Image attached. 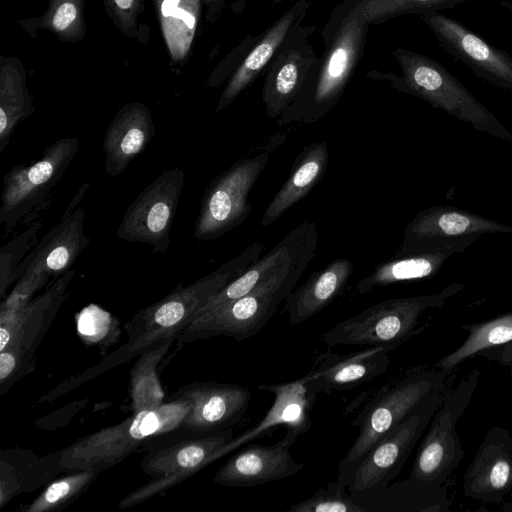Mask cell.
I'll return each instance as SVG.
<instances>
[{"label": "cell", "instance_id": "cell-6", "mask_svg": "<svg viewBox=\"0 0 512 512\" xmlns=\"http://www.w3.org/2000/svg\"><path fill=\"white\" fill-rule=\"evenodd\" d=\"M394 56L402 70L398 84L401 91L427 101L479 132L512 142V132L441 63L402 48Z\"/></svg>", "mask_w": 512, "mask_h": 512}, {"label": "cell", "instance_id": "cell-40", "mask_svg": "<svg viewBox=\"0 0 512 512\" xmlns=\"http://www.w3.org/2000/svg\"><path fill=\"white\" fill-rule=\"evenodd\" d=\"M172 17L178 18L186 23L188 28L192 29L195 24V18L192 14L187 12L184 9L176 8V10L173 12Z\"/></svg>", "mask_w": 512, "mask_h": 512}, {"label": "cell", "instance_id": "cell-1", "mask_svg": "<svg viewBox=\"0 0 512 512\" xmlns=\"http://www.w3.org/2000/svg\"><path fill=\"white\" fill-rule=\"evenodd\" d=\"M265 245L255 242L238 256L187 286H179L150 304L124 326L128 341L114 352L119 363L138 356L159 341L176 338L197 316L200 309L227 284L257 261Z\"/></svg>", "mask_w": 512, "mask_h": 512}, {"label": "cell", "instance_id": "cell-27", "mask_svg": "<svg viewBox=\"0 0 512 512\" xmlns=\"http://www.w3.org/2000/svg\"><path fill=\"white\" fill-rule=\"evenodd\" d=\"M311 60L302 51L281 54L264 82L262 98L270 118H279L306 81Z\"/></svg>", "mask_w": 512, "mask_h": 512}, {"label": "cell", "instance_id": "cell-16", "mask_svg": "<svg viewBox=\"0 0 512 512\" xmlns=\"http://www.w3.org/2000/svg\"><path fill=\"white\" fill-rule=\"evenodd\" d=\"M170 399H185L191 404L180 429L211 433L231 428L244 416L251 391L239 384L192 382L175 390Z\"/></svg>", "mask_w": 512, "mask_h": 512}, {"label": "cell", "instance_id": "cell-43", "mask_svg": "<svg viewBox=\"0 0 512 512\" xmlns=\"http://www.w3.org/2000/svg\"><path fill=\"white\" fill-rule=\"evenodd\" d=\"M133 0H115L116 4L122 9H128Z\"/></svg>", "mask_w": 512, "mask_h": 512}, {"label": "cell", "instance_id": "cell-28", "mask_svg": "<svg viewBox=\"0 0 512 512\" xmlns=\"http://www.w3.org/2000/svg\"><path fill=\"white\" fill-rule=\"evenodd\" d=\"M174 341L176 338L159 341L138 355L129 374V399L132 413L157 408L165 402L159 366Z\"/></svg>", "mask_w": 512, "mask_h": 512}, {"label": "cell", "instance_id": "cell-4", "mask_svg": "<svg viewBox=\"0 0 512 512\" xmlns=\"http://www.w3.org/2000/svg\"><path fill=\"white\" fill-rule=\"evenodd\" d=\"M316 246L305 250L285 269L247 294L197 316L178 335L177 348L196 340L221 335L239 341L255 336L294 290L315 256Z\"/></svg>", "mask_w": 512, "mask_h": 512}, {"label": "cell", "instance_id": "cell-21", "mask_svg": "<svg viewBox=\"0 0 512 512\" xmlns=\"http://www.w3.org/2000/svg\"><path fill=\"white\" fill-rule=\"evenodd\" d=\"M512 234V226L451 206L436 205L420 211L406 226L399 250L411 249L432 242L479 236Z\"/></svg>", "mask_w": 512, "mask_h": 512}, {"label": "cell", "instance_id": "cell-26", "mask_svg": "<svg viewBox=\"0 0 512 512\" xmlns=\"http://www.w3.org/2000/svg\"><path fill=\"white\" fill-rule=\"evenodd\" d=\"M325 141L313 142L296 158L290 175L268 204L261 226L274 223L290 207L303 199L324 176L328 163Z\"/></svg>", "mask_w": 512, "mask_h": 512}, {"label": "cell", "instance_id": "cell-34", "mask_svg": "<svg viewBox=\"0 0 512 512\" xmlns=\"http://www.w3.org/2000/svg\"><path fill=\"white\" fill-rule=\"evenodd\" d=\"M79 337L87 346L97 345L101 354L117 341L120 333L119 322L107 311L90 305L76 315Z\"/></svg>", "mask_w": 512, "mask_h": 512}, {"label": "cell", "instance_id": "cell-10", "mask_svg": "<svg viewBox=\"0 0 512 512\" xmlns=\"http://www.w3.org/2000/svg\"><path fill=\"white\" fill-rule=\"evenodd\" d=\"M171 439L152 447L143 457L141 468L151 481L120 500V509L141 504L193 476L217 460L218 451L232 440V429L196 433Z\"/></svg>", "mask_w": 512, "mask_h": 512}, {"label": "cell", "instance_id": "cell-19", "mask_svg": "<svg viewBox=\"0 0 512 512\" xmlns=\"http://www.w3.org/2000/svg\"><path fill=\"white\" fill-rule=\"evenodd\" d=\"M301 433L287 429L273 445H252L227 460L214 476V482L228 487H250L293 476L301 471L290 447Z\"/></svg>", "mask_w": 512, "mask_h": 512}, {"label": "cell", "instance_id": "cell-20", "mask_svg": "<svg viewBox=\"0 0 512 512\" xmlns=\"http://www.w3.org/2000/svg\"><path fill=\"white\" fill-rule=\"evenodd\" d=\"M479 236H466L423 246L398 250L395 257L375 267L356 286L360 295L403 281L419 280L434 276L443 264L455 253L464 251Z\"/></svg>", "mask_w": 512, "mask_h": 512}, {"label": "cell", "instance_id": "cell-24", "mask_svg": "<svg viewBox=\"0 0 512 512\" xmlns=\"http://www.w3.org/2000/svg\"><path fill=\"white\" fill-rule=\"evenodd\" d=\"M60 461L61 450L45 456L22 448L1 450L0 507L21 493L32 492L48 484L58 474L67 473Z\"/></svg>", "mask_w": 512, "mask_h": 512}, {"label": "cell", "instance_id": "cell-11", "mask_svg": "<svg viewBox=\"0 0 512 512\" xmlns=\"http://www.w3.org/2000/svg\"><path fill=\"white\" fill-rule=\"evenodd\" d=\"M443 397L441 390L425 399L368 451L348 483L347 489L355 499L380 493L396 478Z\"/></svg>", "mask_w": 512, "mask_h": 512}, {"label": "cell", "instance_id": "cell-14", "mask_svg": "<svg viewBox=\"0 0 512 512\" xmlns=\"http://www.w3.org/2000/svg\"><path fill=\"white\" fill-rule=\"evenodd\" d=\"M184 183L185 172L178 167L159 175L127 208L117 237L149 245L153 253L165 252Z\"/></svg>", "mask_w": 512, "mask_h": 512}, {"label": "cell", "instance_id": "cell-33", "mask_svg": "<svg viewBox=\"0 0 512 512\" xmlns=\"http://www.w3.org/2000/svg\"><path fill=\"white\" fill-rule=\"evenodd\" d=\"M476 0H365L358 6L364 19L372 21L387 20L406 13L422 14L440 11L456 6L457 4ZM512 10V3L494 0Z\"/></svg>", "mask_w": 512, "mask_h": 512}, {"label": "cell", "instance_id": "cell-35", "mask_svg": "<svg viewBox=\"0 0 512 512\" xmlns=\"http://www.w3.org/2000/svg\"><path fill=\"white\" fill-rule=\"evenodd\" d=\"M347 484L336 479L311 497L292 505L290 512H367L352 495L346 493Z\"/></svg>", "mask_w": 512, "mask_h": 512}, {"label": "cell", "instance_id": "cell-37", "mask_svg": "<svg viewBox=\"0 0 512 512\" xmlns=\"http://www.w3.org/2000/svg\"><path fill=\"white\" fill-rule=\"evenodd\" d=\"M50 276L39 272H27L16 283L11 292L2 300L0 315L17 312L24 308L40 289L50 280Z\"/></svg>", "mask_w": 512, "mask_h": 512}, {"label": "cell", "instance_id": "cell-23", "mask_svg": "<svg viewBox=\"0 0 512 512\" xmlns=\"http://www.w3.org/2000/svg\"><path fill=\"white\" fill-rule=\"evenodd\" d=\"M155 135L149 112L139 106L121 110L107 127L102 147L107 175L117 176L142 153Z\"/></svg>", "mask_w": 512, "mask_h": 512}, {"label": "cell", "instance_id": "cell-39", "mask_svg": "<svg viewBox=\"0 0 512 512\" xmlns=\"http://www.w3.org/2000/svg\"><path fill=\"white\" fill-rule=\"evenodd\" d=\"M76 13V7L72 3L62 4L53 18L54 27L58 30H64L75 19Z\"/></svg>", "mask_w": 512, "mask_h": 512}, {"label": "cell", "instance_id": "cell-7", "mask_svg": "<svg viewBox=\"0 0 512 512\" xmlns=\"http://www.w3.org/2000/svg\"><path fill=\"white\" fill-rule=\"evenodd\" d=\"M479 379V371L472 370L444 395L419 445L409 478L435 488L447 486L464 458L457 423L468 408Z\"/></svg>", "mask_w": 512, "mask_h": 512}, {"label": "cell", "instance_id": "cell-15", "mask_svg": "<svg viewBox=\"0 0 512 512\" xmlns=\"http://www.w3.org/2000/svg\"><path fill=\"white\" fill-rule=\"evenodd\" d=\"M441 47L480 79L512 92V56L439 11L419 15Z\"/></svg>", "mask_w": 512, "mask_h": 512}, {"label": "cell", "instance_id": "cell-17", "mask_svg": "<svg viewBox=\"0 0 512 512\" xmlns=\"http://www.w3.org/2000/svg\"><path fill=\"white\" fill-rule=\"evenodd\" d=\"M392 351L382 346L366 347L346 355L328 350L314 359L308 374L300 379L307 392L315 396L353 389L386 373Z\"/></svg>", "mask_w": 512, "mask_h": 512}, {"label": "cell", "instance_id": "cell-8", "mask_svg": "<svg viewBox=\"0 0 512 512\" xmlns=\"http://www.w3.org/2000/svg\"><path fill=\"white\" fill-rule=\"evenodd\" d=\"M70 269L21 310L0 315V381L13 385L35 368V353L65 299Z\"/></svg>", "mask_w": 512, "mask_h": 512}, {"label": "cell", "instance_id": "cell-18", "mask_svg": "<svg viewBox=\"0 0 512 512\" xmlns=\"http://www.w3.org/2000/svg\"><path fill=\"white\" fill-rule=\"evenodd\" d=\"M512 491V436L500 426L485 434L463 477V493L486 504H502Z\"/></svg>", "mask_w": 512, "mask_h": 512}, {"label": "cell", "instance_id": "cell-2", "mask_svg": "<svg viewBox=\"0 0 512 512\" xmlns=\"http://www.w3.org/2000/svg\"><path fill=\"white\" fill-rule=\"evenodd\" d=\"M447 374L435 367L411 368L366 393L360 401L362 408L351 422L352 427H359V434L339 462L337 479L348 485L355 469L375 443L425 399L443 390Z\"/></svg>", "mask_w": 512, "mask_h": 512}, {"label": "cell", "instance_id": "cell-31", "mask_svg": "<svg viewBox=\"0 0 512 512\" xmlns=\"http://www.w3.org/2000/svg\"><path fill=\"white\" fill-rule=\"evenodd\" d=\"M295 18V10L283 15L249 53L224 91L217 111L229 105L256 78L283 42Z\"/></svg>", "mask_w": 512, "mask_h": 512}, {"label": "cell", "instance_id": "cell-36", "mask_svg": "<svg viewBox=\"0 0 512 512\" xmlns=\"http://www.w3.org/2000/svg\"><path fill=\"white\" fill-rule=\"evenodd\" d=\"M42 225L43 221L41 219L32 223L25 231L1 247L0 297L2 300L6 297L7 290L15 282L16 269L32 246Z\"/></svg>", "mask_w": 512, "mask_h": 512}, {"label": "cell", "instance_id": "cell-22", "mask_svg": "<svg viewBox=\"0 0 512 512\" xmlns=\"http://www.w3.org/2000/svg\"><path fill=\"white\" fill-rule=\"evenodd\" d=\"M84 219L85 211L82 206L62 216L59 223L19 264L15 281L27 272L44 273L53 278L69 271L90 241L84 233Z\"/></svg>", "mask_w": 512, "mask_h": 512}, {"label": "cell", "instance_id": "cell-32", "mask_svg": "<svg viewBox=\"0 0 512 512\" xmlns=\"http://www.w3.org/2000/svg\"><path fill=\"white\" fill-rule=\"evenodd\" d=\"M99 471L88 468L68 471L61 478L53 479L42 492L20 512H53L72 504L83 495L97 479Z\"/></svg>", "mask_w": 512, "mask_h": 512}, {"label": "cell", "instance_id": "cell-5", "mask_svg": "<svg viewBox=\"0 0 512 512\" xmlns=\"http://www.w3.org/2000/svg\"><path fill=\"white\" fill-rule=\"evenodd\" d=\"M463 289L464 285L453 283L438 293L394 298L374 304L331 327L323 334V343L328 347L382 346L395 350L424 329L419 322L427 310L441 308Z\"/></svg>", "mask_w": 512, "mask_h": 512}, {"label": "cell", "instance_id": "cell-12", "mask_svg": "<svg viewBox=\"0 0 512 512\" xmlns=\"http://www.w3.org/2000/svg\"><path fill=\"white\" fill-rule=\"evenodd\" d=\"M271 150L241 158L219 174L206 188L195 222L194 236L211 241L240 225L252 206L249 193L265 169Z\"/></svg>", "mask_w": 512, "mask_h": 512}, {"label": "cell", "instance_id": "cell-9", "mask_svg": "<svg viewBox=\"0 0 512 512\" xmlns=\"http://www.w3.org/2000/svg\"><path fill=\"white\" fill-rule=\"evenodd\" d=\"M367 24L359 6L349 13L326 55L313 88L291 102L277 119L279 125L293 122L312 124L333 109L357 64Z\"/></svg>", "mask_w": 512, "mask_h": 512}, {"label": "cell", "instance_id": "cell-38", "mask_svg": "<svg viewBox=\"0 0 512 512\" xmlns=\"http://www.w3.org/2000/svg\"><path fill=\"white\" fill-rule=\"evenodd\" d=\"M478 356H483L488 360L508 367L512 375V340L503 345L489 348L481 352Z\"/></svg>", "mask_w": 512, "mask_h": 512}, {"label": "cell", "instance_id": "cell-41", "mask_svg": "<svg viewBox=\"0 0 512 512\" xmlns=\"http://www.w3.org/2000/svg\"><path fill=\"white\" fill-rule=\"evenodd\" d=\"M88 183H85L83 184V186L77 191V193L75 194L74 198H73V201H71L68 205V207L66 208L63 216H66L68 214H70L72 212V209L75 207L76 203L80 202L81 199L83 198L85 192L87 191L88 189Z\"/></svg>", "mask_w": 512, "mask_h": 512}, {"label": "cell", "instance_id": "cell-29", "mask_svg": "<svg viewBox=\"0 0 512 512\" xmlns=\"http://www.w3.org/2000/svg\"><path fill=\"white\" fill-rule=\"evenodd\" d=\"M366 499H369L368 506L383 505L377 511L447 512L451 507L447 486L435 488L411 478L387 486L380 493Z\"/></svg>", "mask_w": 512, "mask_h": 512}, {"label": "cell", "instance_id": "cell-25", "mask_svg": "<svg viewBox=\"0 0 512 512\" xmlns=\"http://www.w3.org/2000/svg\"><path fill=\"white\" fill-rule=\"evenodd\" d=\"M353 269L349 259L340 258L313 272L285 299L290 324H301L327 307L342 292Z\"/></svg>", "mask_w": 512, "mask_h": 512}, {"label": "cell", "instance_id": "cell-13", "mask_svg": "<svg viewBox=\"0 0 512 512\" xmlns=\"http://www.w3.org/2000/svg\"><path fill=\"white\" fill-rule=\"evenodd\" d=\"M78 149L76 137L61 138L47 146L36 162L16 165L5 174L0 222L5 225L6 233L58 184Z\"/></svg>", "mask_w": 512, "mask_h": 512}, {"label": "cell", "instance_id": "cell-30", "mask_svg": "<svg viewBox=\"0 0 512 512\" xmlns=\"http://www.w3.org/2000/svg\"><path fill=\"white\" fill-rule=\"evenodd\" d=\"M468 332L466 340L455 350L440 358L434 367L450 372L462 362L481 352L512 340V311L495 318L462 326Z\"/></svg>", "mask_w": 512, "mask_h": 512}, {"label": "cell", "instance_id": "cell-3", "mask_svg": "<svg viewBox=\"0 0 512 512\" xmlns=\"http://www.w3.org/2000/svg\"><path fill=\"white\" fill-rule=\"evenodd\" d=\"M190 407L188 400L169 398L157 408L133 412L123 421L61 449V466L67 472L93 468L101 473L119 464L145 442L179 430Z\"/></svg>", "mask_w": 512, "mask_h": 512}, {"label": "cell", "instance_id": "cell-42", "mask_svg": "<svg viewBox=\"0 0 512 512\" xmlns=\"http://www.w3.org/2000/svg\"><path fill=\"white\" fill-rule=\"evenodd\" d=\"M180 0H164L161 5V12L163 16H172L173 12L178 8Z\"/></svg>", "mask_w": 512, "mask_h": 512}, {"label": "cell", "instance_id": "cell-44", "mask_svg": "<svg viewBox=\"0 0 512 512\" xmlns=\"http://www.w3.org/2000/svg\"><path fill=\"white\" fill-rule=\"evenodd\" d=\"M500 509L504 512H512V503H502L500 504Z\"/></svg>", "mask_w": 512, "mask_h": 512}]
</instances>
